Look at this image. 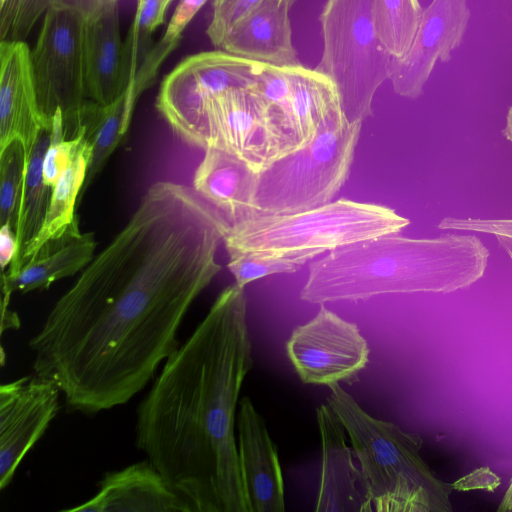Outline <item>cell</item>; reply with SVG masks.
<instances>
[{
    "instance_id": "cell-31",
    "label": "cell",
    "mask_w": 512,
    "mask_h": 512,
    "mask_svg": "<svg viewBox=\"0 0 512 512\" xmlns=\"http://www.w3.org/2000/svg\"><path fill=\"white\" fill-rule=\"evenodd\" d=\"M265 0H213L212 15L206 34L220 49L233 27Z\"/></svg>"
},
{
    "instance_id": "cell-1",
    "label": "cell",
    "mask_w": 512,
    "mask_h": 512,
    "mask_svg": "<svg viewBox=\"0 0 512 512\" xmlns=\"http://www.w3.org/2000/svg\"><path fill=\"white\" fill-rule=\"evenodd\" d=\"M228 228L192 187L153 183L29 340L34 374L71 412L129 402L179 347L189 308L222 269Z\"/></svg>"
},
{
    "instance_id": "cell-14",
    "label": "cell",
    "mask_w": 512,
    "mask_h": 512,
    "mask_svg": "<svg viewBox=\"0 0 512 512\" xmlns=\"http://www.w3.org/2000/svg\"><path fill=\"white\" fill-rule=\"evenodd\" d=\"M237 449L249 512H284V481L277 448L249 397L238 403Z\"/></svg>"
},
{
    "instance_id": "cell-3",
    "label": "cell",
    "mask_w": 512,
    "mask_h": 512,
    "mask_svg": "<svg viewBox=\"0 0 512 512\" xmlns=\"http://www.w3.org/2000/svg\"><path fill=\"white\" fill-rule=\"evenodd\" d=\"M490 253L473 234H386L330 251L309 264L300 299L313 304L392 293H450L484 275Z\"/></svg>"
},
{
    "instance_id": "cell-20",
    "label": "cell",
    "mask_w": 512,
    "mask_h": 512,
    "mask_svg": "<svg viewBox=\"0 0 512 512\" xmlns=\"http://www.w3.org/2000/svg\"><path fill=\"white\" fill-rule=\"evenodd\" d=\"M258 173L236 155L210 147L195 170L192 188L232 225L255 215Z\"/></svg>"
},
{
    "instance_id": "cell-16",
    "label": "cell",
    "mask_w": 512,
    "mask_h": 512,
    "mask_svg": "<svg viewBox=\"0 0 512 512\" xmlns=\"http://www.w3.org/2000/svg\"><path fill=\"white\" fill-rule=\"evenodd\" d=\"M44 127L33 82L30 48L24 41L0 44V150L20 140L27 156Z\"/></svg>"
},
{
    "instance_id": "cell-38",
    "label": "cell",
    "mask_w": 512,
    "mask_h": 512,
    "mask_svg": "<svg viewBox=\"0 0 512 512\" xmlns=\"http://www.w3.org/2000/svg\"><path fill=\"white\" fill-rule=\"evenodd\" d=\"M502 134L512 144V104L508 109L506 115V123L504 129L502 130Z\"/></svg>"
},
{
    "instance_id": "cell-34",
    "label": "cell",
    "mask_w": 512,
    "mask_h": 512,
    "mask_svg": "<svg viewBox=\"0 0 512 512\" xmlns=\"http://www.w3.org/2000/svg\"><path fill=\"white\" fill-rule=\"evenodd\" d=\"M119 0H51V6L73 10L84 19L94 18L116 6Z\"/></svg>"
},
{
    "instance_id": "cell-11",
    "label": "cell",
    "mask_w": 512,
    "mask_h": 512,
    "mask_svg": "<svg viewBox=\"0 0 512 512\" xmlns=\"http://www.w3.org/2000/svg\"><path fill=\"white\" fill-rule=\"evenodd\" d=\"M286 353L303 383L330 386L356 381L370 349L356 324L320 304L313 319L292 331Z\"/></svg>"
},
{
    "instance_id": "cell-26",
    "label": "cell",
    "mask_w": 512,
    "mask_h": 512,
    "mask_svg": "<svg viewBox=\"0 0 512 512\" xmlns=\"http://www.w3.org/2000/svg\"><path fill=\"white\" fill-rule=\"evenodd\" d=\"M378 36L392 58L401 59L415 38L423 8L418 0H374Z\"/></svg>"
},
{
    "instance_id": "cell-42",
    "label": "cell",
    "mask_w": 512,
    "mask_h": 512,
    "mask_svg": "<svg viewBox=\"0 0 512 512\" xmlns=\"http://www.w3.org/2000/svg\"><path fill=\"white\" fill-rule=\"evenodd\" d=\"M5 0H0V4H2Z\"/></svg>"
},
{
    "instance_id": "cell-5",
    "label": "cell",
    "mask_w": 512,
    "mask_h": 512,
    "mask_svg": "<svg viewBox=\"0 0 512 512\" xmlns=\"http://www.w3.org/2000/svg\"><path fill=\"white\" fill-rule=\"evenodd\" d=\"M410 224L390 207L341 198L294 214L253 215L229 225L223 243L228 255L244 252L287 254L325 252Z\"/></svg>"
},
{
    "instance_id": "cell-24",
    "label": "cell",
    "mask_w": 512,
    "mask_h": 512,
    "mask_svg": "<svg viewBox=\"0 0 512 512\" xmlns=\"http://www.w3.org/2000/svg\"><path fill=\"white\" fill-rule=\"evenodd\" d=\"M92 158V147L83 137L72 159L52 188L48 210L36 237L25 247L19 260L7 271L17 273L49 240L58 237L75 220V204L83 189Z\"/></svg>"
},
{
    "instance_id": "cell-37",
    "label": "cell",
    "mask_w": 512,
    "mask_h": 512,
    "mask_svg": "<svg viewBox=\"0 0 512 512\" xmlns=\"http://www.w3.org/2000/svg\"><path fill=\"white\" fill-rule=\"evenodd\" d=\"M498 511H502V512L512 511V478H511L508 488L504 494V497L498 507Z\"/></svg>"
},
{
    "instance_id": "cell-19",
    "label": "cell",
    "mask_w": 512,
    "mask_h": 512,
    "mask_svg": "<svg viewBox=\"0 0 512 512\" xmlns=\"http://www.w3.org/2000/svg\"><path fill=\"white\" fill-rule=\"evenodd\" d=\"M296 0H265L225 38L220 49L276 67L300 64L292 41L290 12Z\"/></svg>"
},
{
    "instance_id": "cell-27",
    "label": "cell",
    "mask_w": 512,
    "mask_h": 512,
    "mask_svg": "<svg viewBox=\"0 0 512 512\" xmlns=\"http://www.w3.org/2000/svg\"><path fill=\"white\" fill-rule=\"evenodd\" d=\"M28 156L23 143L15 140L0 150V221L15 235L21 207Z\"/></svg>"
},
{
    "instance_id": "cell-39",
    "label": "cell",
    "mask_w": 512,
    "mask_h": 512,
    "mask_svg": "<svg viewBox=\"0 0 512 512\" xmlns=\"http://www.w3.org/2000/svg\"><path fill=\"white\" fill-rule=\"evenodd\" d=\"M499 245L504 249V251L508 254L510 259L512 260V237L496 235L495 236Z\"/></svg>"
},
{
    "instance_id": "cell-17",
    "label": "cell",
    "mask_w": 512,
    "mask_h": 512,
    "mask_svg": "<svg viewBox=\"0 0 512 512\" xmlns=\"http://www.w3.org/2000/svg\"><path fill=\"white\" fill-rule=\"evenodd\" d=\"M83 61L88 100L107 105L128 88L135 75L131 69L129 41L121 36L118 6L85 19Z\"/></svg>"
},
{
    "instance_id": "cell-22",
    "label": "cell",
    "mask_w": 512,
    "mask_h": 512,
    "mask_svg": "<svg viewBox=\"0 0 512 512\" xmlns=\"http://www.w3.org/2000/svg\"><path fill=\"white\" fill-rule=\"evenodd\" d=\"M290 78V113L295 149L311 142L322 123L336 109L342 108L334 82L301 63L288 67Z\"/></svg>"
},
{
    "instance_id": "cell-35",
    "label": "cell",
    "mask_w": 512,
    "mask_h": 512,
    "mask_svg": "<svg viewBox=\"0 0 512 512\" xmlns=\"http://www.w3.org/2000/svg\"><path fill=\"white\" fill-rule=\"evenodd\" d=\"M17 253L16 235L9 224L0 229V264L2 271L10 266Z\"/></svg>"
},
{
    "instance_id": "cell-32",
    "label": "cell",
    "mask_w": 512,
    "mask_h": 512,
    "mask_svg": "<svg viewBox=\"0 0 512 512\" xmlns=\"http://www.w3.org/2000/svg\"><path fill=\"white\" fill-rule=\"evenodd\" d=\"M438 227L443 230H460L512 237V219L445 217L440 220Z\"/></svg>"
},
{
    "instance_id": "cell-28",
    "label": "cell",
    "mask_w": 512,
    "mask_h": 512,
    "mask_svg": "<svg viewBox=\"0 0 512 512\" xmlns=\"http://www.w3.org/2000/svg\"><path fill=\"white\" fill-rule=\"evenodd\" d=\"M227 268L232 273L235 283L245 287L248 283L266 276L294 273L316 255L312 253L270 254L244 252L230 254Z\"/></svg>"
},
{
    "instance_id": "cell-21",
    "label": "cell",
    "mask_w": 512,
    "mask_h": 512,
    "mask_svg": "<svg viewBox=\"0 0 512 512\" xmlns=\"http://www.w3.org/2000/svg\"><path fill=\"white\" fill-rule=\"evenodd\" d=\"M94 233L82 232L77 217L58 237L46 242L13 275L2 273V293H29L48 289L53 283L82 272L95 256Z\"/></svg>"
},
{
    "instance_id": "cell-2",
    "label": "cell",
    "mask_w": 512,
    "mask_h": 512,
    "mask_svg": "<svg viewBox=\"0 0 512 512\" xmlns=\"http://www.w3.org/2000/svg\"><path fill=\"white\" fill-rule=\"evenodd\" d=\"M253 367L243 287H225L139 404L135 444L192 512H249L236 416Z\"/></svg>"
},
{
    "instance_id": "cell-10",
    "label": "cell",
    "mask_w": 512,
    "mask_h": 512,
    "mask_svg": "<svg viewBox=\"0 0 512 512\" xmlns=\"http://www.w3.org/2000/svg\"><path fill=\"white\" fill-rule=\"evenodd\" d=\"M259 65L222 49L190 55L163 79L156 108L180 137L211 99L255 85Z\"/></svg>"
},
{
    "instance_id": "cell-13",
    "label": "cell",
    "mask_w": 512,
    "mask_h": 512,
    "mask_svg": "<svg viewBox=\"0 0 512 512\" xmlns=\"http://www.w3.org/2000/svg\"><path fill=\"white\" fill-rule=\"evenodd\" d=\"M470 10L467 0H432L422 17L408 53L391 58L389 80L401 97L416 99L423 94L437 61L448 62L464 38Z\"/></svg>"
},
{
    "instance_id": "cell-9",
    "label": "cell",
    "mask_w": 512,
    "mask_h": 512,
    "mask_svg": "<svg viewBox=\"0 0 512 512\" xmlns=\"http://www.w3.org/2000/svg\"><path fill=\"white\" fill-rule=\"evenodd\" d=\"M85 19L77 12L50 6L30 49L31 70L37 101L48 126L61 110L67 139L80 129L86 98L83 29Z\"/></svg>"
},
{
    "instance_id": "cell-18",
    "label": "cell",
    "mask_w": 512,
    "mask_h": 512,
    "mask_svg": "<svg viewBox=\"0 0 512 512\" xmlns=\"http://www.w3.org/2000/svg\"><path fill=\"white\" fill-rule=\"evenodd\" d=\"M65 511L192 512L148 460L105 473L95 495Z\"/></svg>"
},
{
    "instance_id": "cell-36",
    "label": "cell",
    "mask_w": 512,
    "mask_h": 512,
    "mask_svg": "<svg viewBox=\"0 0 512 512\" xmlns=\"http://www.w3.org/2000/svg\"><path fill=\"white\" fill-rule=\"evenodd\" d=\"M10 298L2 296L1 300V332L9 329H17L20 321L18 315L9 309Z\"/></svg>"
},
{
    "instance_id": "cell-23",
    "label": "cell",
    "mask_w": 512,
    "mask_h": 512,
    "mask_svg": "<svg viewBox=\"0 0 512 512\" xmlns=\"http://www.w3.org/2000/svg\"><path fill=\"white\" fill-rule=\"evenodd\" d=\"M143 93L134 78L126 91L114 102L102 105L87 100L82 107L80 126L92 147V158L83 189L94 181L111 154L126 135L136 102Z\"/></svg>"
},
{
    "instance_id": "cell-4",
    "label": "cell",
    "mask_w": 512,
    "mask_h": 512,
    "mask_svg": "<svg viewBox=\"0 0 512 512\" xmlns=\"http://www.w3.org/2000/svg\"><path fill=\"white\" fill-rule=\"evenodd\" d=\"M327 404L344 425L376 512H449L452 484L422 459V438L374 418L339 383Z\"/></svg>"
},
{
    "instance_id": "cell-7",
    "label": "cell",
    "mask_w": 512,
    "mask_h": 512,
    "mask_svg": "<svg viewBox=\"0 0 512 512\" xmlns=\"http://www.w3.org/2000/svg\"><path fill=\"white\" fill-rule=\"evenodd\" d=\"M374 0H326L319 14L323 41L315 69L335 84L350 123L372 115L378 88L389 80L391 55L381 42Z\"/></svg>"
},
{
    "instance_id": "cell-15",
    "label": "cell",
    "mask_w": 512,
    "mask_h": 512,
    "mask_svg": "<svg viewBox=\"0 0 512 512\" xmlns=\"http://www.w3.org/2000/svg\"><path fill=\"white\" fill-rule=\"evenodd\" d=\"M322 468L315 512H371L373 506L360 468L347 445V431L326 403L316 410Z\"/></svg>"
},
{
    "instance_id": "cell-8",
    "label": "cell",
    "mask_w": 512,
    "mask_h": 512,
    "mask_svg": "<svg viewBox=\"0 0 512 512\" xmlns=\"http://www.w3.org/2000/svg\"><path fill=\"white\" fill-rule=\"evenodd\" d=\"M180 138L203 150L212 147L234 154L256 172L295 149L279 116L253 87L211 99Z\"/></svg>"
},
{
    "instance_id": "cell-30",
    "label": "cell",
    "mask_w": 512,
    "mask_h": 512,
    "mask_svg": "<svg viewBox=\"0 0 512 512\" xmlns=\"http://www.w3.org/2000/svg\"><path fill=\"white\" fill-rule=\"evenodd\" d=\"M252 87L275 111L293 138L290 113L291 85L288 67H276L260 63L256 83Z\"/></svg>"
},
{
    "instance_id": "cell-6",
    "label": "cell",
    "mask_w": 512,
    "mask_h": 512,
    "mask_svg": "<svg viewBox=\"0 0 512 512\" xmlns=\"http://www.w3.org/2000/svg\"><path fill=\"white\" fill-rule=\"evenodd\" d=\"M361 127L338 108L311 142L261 170L252 202L255 215L294 214L332 202L349 176Z\"/></svg>"
},
{
    "instance_id": "cell-41",
    "label": "cell",
    "mask_w": 512,
    "mask_h": 512,
    "mask_svg": "<svg viewBox=\"0 0 512 512\" xmlns=\"http://www.w3.org/2000/svg\"><path fill=\"white\" fill-rule=\"evenodd\" d=\"M142 3H143V0H137L136 10H138V9H140V8H141Z\"/></svg>"
},
{
    "instance_id": "cell-33",
    "label": "cell",
    "mask_w": 512,
    "mask_h": 512,
    "mask_svg": "<svg viewBox=\"0 0 512 512\" xmlns=\"http://www.w3.org/2000/svg\"><path fill=\"white\" fill-rule=\"evenodd\" d=\"M208 0H179L160 40L162 44L177 47L182 32Z\"/></svg>"
},
{
    "instance_id": "cell-12",
    "label": "cell",
    "mask_w": 512,
    "mask_h": 512,
    "mask_svg": "<svg viewBox=\"0 0 512 512\" xmlns=\"http://www.w3.org/2000/svg\"><path fill=\"white\" fill-rule=\"evenodd\" d=\"M57 384L36 374L0 386V489H5L59 409Z\"/></svg>"
},
{
    "instance_id": "cell-25",
    "label": "cell",
    "mask_w": 512,
    "mask_h": 512,
    "mask_svg": "<svg viewBox=\"0 0 512 512\" xmlns=\"http://www.w3.org/2000/svg\"><path fill=\"white\" fill-rule=\"evenodd\" d=\"M50 137L51 127H44L28 158L16 232L17 253L10 266L17 263L25 247L36 237L48 210L52 188L44 183L43 161Z\"/></svg>"
},
{
    "instance_id": "cell-29",
    "label": "cell",
    "mask_w": 512,
    "mask_h": 512,
    "mask_svg": "<svg viewBox=\"0 0 512 512\" xmlns=\"http://www.w3.org/2000/svg\"><path fill=\"white\" fill-rule=\"evenodd\" d=\"M51 6V0H5L0 4L1 41H24Z\"/></svg>"
},
{
    "instance_id": "cell-40",
    "label": "cell",
    "mask_w": 512,
    "mask_h": 512,
    "mask_svg": "<svg viewBox=\"0 0 512 512\" xmlns=\"http://www.w3.org/2000/svg\"><path fill=\"white\" fill-rule=\"evenodd\" d=\"M173 0H161V4H162V11L166 14V11H167V8L169 7V5L171 4Z\"/></svg>"
}]
</instances>
